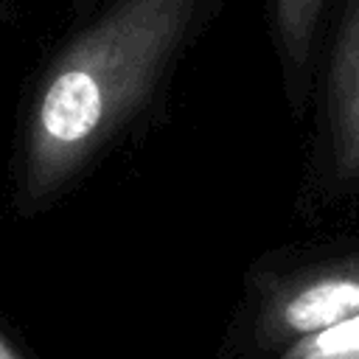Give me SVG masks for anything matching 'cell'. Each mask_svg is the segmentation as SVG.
Wrapping results in <instances>:
<instances>
[{
  "instance_id": "6da1fadb",
  "label": "cell",
  "mask_w": 359,
  "mask_h": 359,
  "mask_svg": "<svg viewBox=\"0 0 359 359\" xmlns=\"http://www.w3.org/2000/svg\"><path fill=\"white\" fill-rule=\"evenodd\" d=\"M205 0H115L48 67L28 123L25 191L45 199L112 140L180 56Z\"/></svg>"
},
{
  "instance_id": "7a4b0ae2",
  "label": "cell",
  "mask_w": 359,
  "mask_h": 359,
  "mask_svg": "<svg viewBox=\"0 0 359 359\" xmlns=\"http://www.w3.org/2000/svg\"><path fill=\"white\" fill-rule=\"evenodd\" d=\"M317 188L328 199L359 194V0H345L328 53L317 132Z\"/></svg>"
},
{
  "instance_id": "3957f363",
  "label": "cell",
  "mask_w": 359,
  "mask_h": 359,
  "mask_svg": "<svg viewBox=\"0 0 359 359\" xmlns=\"http://www.w3.org/2000/svg\"><path fill=\"white\" fill-rule=\"evenodd\" d=\"M359 314V250H339L280 275L266 292L258 334L289 342Z\"/></svg>"
},
{
  "instance_id": "277c9868",
  "label": "cell",
  "mask_w": 359,
  "mask_h": 359,
  "mask_svg": "<svg viewBox=\"0 0 359 359\" xmlns=\"http://www.w3.org/2000/svg\"><path fill=\"white\" fill-rule=\"evenodd\" d=\"M323 8L325 0H269L283 95L294 115L306 112L309 95L314 90V48Z\"/></svg>"
},
{
  "instance_id": "5b68a950",
  "label": "cell",
  "mask_w": 359,
  "mask_h": 359,
  "mask_svg": "<svg viewBox=\"0 0 359 359\" xmlns=\"http://www.w3.org/2000/svg\"><path fill=\"white\" fill-rule=\"evenodd\" d=\"M280 359H359V314L289 342Z\"/></svg>"
},
{
  "instance_id": "8992f818",
  "label": "cell",
  "mask_w": 359,
  "mask_h": 359,
  "mask_svg": "<svg viewBox=\"0 0 359 359\" xmlns=\"http://www.w3.org/2000/svg\"><path fill=\"white\" fill-rule=\"evenodd\" d=\"M0 359H22V356L11 348V342H8L6 337H0Z\"/></svg>"
}]
</instances>
